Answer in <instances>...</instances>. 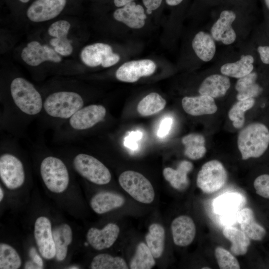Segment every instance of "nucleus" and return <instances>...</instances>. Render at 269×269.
<instances>
[{
  "instance_id": "1",
  "label": "nucleus",
  "mask_w": 269,
  "mask_h": 269,
  "mask_svg": "<svg viewBox=\"0 0 269 269\" xmlns=\"http://www.w3.org/2000/svg\"><path fill=\"white\" fill-rule=\"evenodd\" d=\"M10 99L2 106L1 124L17 133L38 116L43 110V98L29 81L16 77L9 85Z\"/></svg>"
},
{
  "instance_id": "2",
  "label": "nucleus",
  "mask_w": 269,
  "mask_h": 269,
  "mask_svg": "<svg viewBox=\"0 0 269 269\" xmlns=\"http://www.w3.org/2000/svg\"><path fill=\"white\" fill-rule=\"evenodd\" d=\"M84 106V99L79 93L57 91L43 98L41 116L56 130Z\"/></svg>"
},
{
  "instance_id": "3",
  "label": "nucleus",
  "mask_w": 269,
  "mask_h": 269,
  "mask_svg": "<svg viewBox=\"0 0 269 269\" xmlns=\"http://www.w3.org/2000/svg\"><path fill=\"white\" fill-rule=\"evenodd\" d=\"M106 114V109L103 105L85 106L55 130L56 138L60 140H70L78 137L84 132L102 122Z\"/></svg>"
},
{
  "instance_id": "4",
  "label": "nucleus",
  "mask_w": 269,
  "mask_h": 269,
  "mask_svg": "<svg viewBox=\"0 0 269 269\" xmlns=\"http://www.w3.org/2000/svg\"><path fill=\"white\" fill-rule=\"evenodd\" d=\"M237 144L243 160L259 157L269 147V130L262 123L250 124L239 133Z\"/></svg>"
},
{
  "instance_id": "5",
  "label": "nucleus",
  "mask_w": 269,
  "mask_h": 269,
  "mask_svg": "<svg viewBox=\"0 0 269 269\" xmlns=\"http://www.w3.org/2000/svg\"><path fill=\"white\" fill-rule=\"evenodd\" d=\"M0 178L5 186L13 190L20 187L25 180V171L22 161L10 150L9 142L1 144Z\"/></svg>"
},
{
  "instance_id": "6",
  "label": "nucleus",
  "mask_w": 269,
  "mask_h": 269,
  "mask_svg": "<svg viewBox=\"0 0 269 269\" xmlns=\"http://www.w3.org/2000/svg\"><path fill=\"white\" fill-rule=\"evenodd\" d=\"M40 173L46 187L51 192H64L69 185L70 175L65 163L59 158L48 155L41 162Z\"/></svg>"
},
{
  "instance_id": "7",
  "label": "nucleus",
  "mask_w": 269,
  "mask_h": 269,
  "mask_svg": "<svg viewBox=\"0 0 269 269\" xmlns=\"http://www.w3.org/2000/svg\"><path fill=\"white\" fill-rule=\"evenodd\" d=\"M72 165L75 170L81 176L98 185L109 183L112 178L109 169L96 157L84 153L77 154Z\"/></svg>"
},
{
  "instance_id": "8",
  "label": "nucleus",
  "mask_w": 269,
  "mask_h": 269,
  "mask_svg": "<svg viewBox=\"0 0 269 269\" xmlns=\"http://www.w3.org/2000/svg\"><path fill=\"white\" fill-rule=\"evenodd\" d=\"M121 186L136 201L145 204L151 203L155 193L150 182L141 173L132 170L123 172L119 177Z\"/></svg>"
},
{
  "instance_id": "9",
  "label": "nucleus",
  "mask_w": 269,
  "mask_h": 269,
  "mask_svg": "<svg viewBox=\"0 0 269 269\" xmlns=\"http://www.w3.org/2000/svg\"><path fill=\"white\" fill-rule=\"evenodd\" d=\"M227 173L223 165L217 160L204 163L197 176V186L204 193L216 192L225 184Z\"/></svg>"
},
{
  "instance_id": "10",
  "label": "nucleus",
  "mask_w": 269,
  "mask_h": 269,
  "mask_svg": "<svg viewBox=\"0 0 269 269\" xmlns=\"http://www.w3.org/2000/svg\"><path fill=\"white\" fill-rule=\"evenodd\" d=\"M80 57L87 66L95 67L102 65L111 67L119 62V55L113 53L111 46L103 43H95L85 46L81 51Z\"/></svg>"
},
{
  "instance_id": "11",
  "label": "nucleus",
  "mask_w": 269,
  "mask_h": 269,
  "mask_svg": "<svg viewBox=\"0 0 269 269\" xmlns=\"http://www.w3.org/2000/svg\"><path fill=\"white\" fill-rule=\"evenodd\" d=\"M34 235L39 252L43 258L50 260L55 257L51 224L46 217H38L34 224Z\"/></svg>"
},
{
  "instance_id": "12",
  "label": "nucleus",
  "mask_w": 269,
  "mask_h": 269,
  "mask_svg": "<svg viewBox=\"0 0 269 269\" xmlns=\"http://www.w3.org/2000/svg\"><path fill=\"white\" fill-rule=\"evenodd\" d=\"M156 64L149 59L129 61L122 65L116 72L117 79L121 81L134 83L142 77L149 76L155 70Z\"/></svg>"
},
{
  "instance_id": "13",
  "label": "nucleus",
  "mask_w": 269,
  "mask_h": 269,
  "mask_svg": "<svg viewBox=\"0 0 269 269\" xmlns=\"http://www.w3.org/2000/svg\"><path fill=\"white\" fill-rule=\"evenodd\" d=\"M66 0H36L26 11L31 21L39 22L53 19L63 10Z\"/></svg>"
},
{
  "instance_id": "14",
  "label": "nucleus",
  "mask_w": 269,
  "mask_h": 269,
  "mask_svg": "<svg viewBox=\"0 0 269 269\" xmlns=\"http://www.w3.org/2000/svg\"><path fill=\"white\" fill-rule=\"evenodd\" d=\"M22 59L28 65L37 66L46 61L59 63L61 57L47 45H41L36 41L29 42L22 50Z\"/></svg>"
},
{
  "instance_id": "15",
  "label": "nucleus",
  "mask_w": 269,
  "mask_h": 269,
  "mask_svg": "<svg viewBox=\"0 0 269 269\" xmlns=\"http://www.w3.org/2000/svg\"><path fill=\"white\" fill-rule=\"evenodd\" d=\"M119 233V226L111 223L102 229L91 228L87 233L86 238L88 243L94 249L102 250L111 247L117 240Z\"/></svg>"
},
{
  "instance_id": "16",
  "label": "nucleus",
  "mask_w": 269,
  "mask_h": 269,
  "mask_svg": "<svg viewBox=\"0 0 269 269\" xmlns=\"http://www.w3.org/2000/svg\"><path fill=\"white\" fill-rule=\"evenodd\" d=\"M70 26L68 21L61 20L53 23L48 29L49 35L54 37L50 40V44L58 54L64 56L70 55L73 51V47L67 38Z\"/></svg>"
},
{
  "instance_id": "17",
  "label": "nucleus",
  "mask_w": 269,
  "mask_h": 269,
  "mask_svg": "<svg viewBox=\"0 0 269 269\" xmlns=\"http://www.w3.org/2000/svg\"><path fill=\"white\" fill-rule=\"evenodd\" d=\"M236 19V14L232 11L223 10L218 19L214 23L211 33L214 40L229 45L236 40V34L232 27Z\"/></svg>"
},
{
  "instance_id": "18",
  "label": "nucleus",
  "mask_w": 269,
  "mask_h": 269,
  "mask_svg": "<svg viewBox=\"0 0 269 269\" xmlns=\"http://www.w3.org/2000/svg\"><path fill=\"white\" fill-rule=\"evenodd\" d=\"M171 229L174 244L180 247L190 245L196 234V227L193 220L186 215L175 218L171 223Z\"/></svg>"
},
{
  "instance_id": "19",
  "label": "nucleus",
  "mask_w": 269,
  "mask_h": 269,
  "mask_svg": "<svg viewBox=\"0 0 269 269\" xmlns=\"http://www.w3.org/2000/svg\"><path fill=\"white\" fill-rule=\"evenodd\" d=\"M113 16L117 21L124 23L128 27L139 29L145 24L146 16L143 7L134 1L129 2L116 9Z\"/></svg>"
},
{
  "instance_id": "20",
  "label": "nucleus",
  "mask_w": 269,
  "mask_h": 269,
  "mask_svg": "<svg viewBox=\"0 0 269 269\" xmlns=\"http://www.w3.org/2000/svg\"><path fill=\"white\" fill-rule=\"evenodd\" d=\"M182 106L186 113L193 116L213 114L218 109L213 98L203 95L184 97Z\"/></svg>"
},
{
  "instance_id": "21",
  "label": "nucleus",
  "mask_w": 269,
  "mask_h": 269,
  "mask_svg": "<svg viewBox=\"0 0 269 269\" xmlns=\"http://www.w3.org/2000/svg\"><path fill=\"white\" fill-rule=\"evenodd\" d=\"M193 168V165L191 162L183 160L179 163L176 169L171 167L165 168L163 170V175L172 187L182 191L187 188L189 184L187 175Z\"/></svg>"
},
{
  "instance_id": "22",
  "label": "nucleus",
  "mask_w": 269,
  "mask_h": 269,
  "mask_svg": "<svg viewBox=\"0 0 269 269\" xmlns=\"http://www.w3.org/2000/svg\"><path fill=\"white\" fill-rule=\"evenodd\" d=\"M230 81L225 75H211L206 78L199 88L200 95H207L213 98L224 96L230 87Z\"/></svg>"
},
{
  "instance_id": "23",
  "label": "nucleus",
  "mask_w": 269,
  "mask_h": 269,
  "mask_svg": "<svg viewBox=\"0 0 269 269\" xmlns=\"http://www.w3.org/2000/svg\"><path fill=\"white\" fill-rule=\"evenodd\" d=\"M124 198L111 192H100L95 195L90 201V206L97 214H102L122 206Z\"/></svg>"
},
{
  "instance_id": "24",
  "label": "nucleus",
  "mask_w": 269,
  "mask_h": 269,
  "mask_svg": "<svg viewBox=\"0 0 269 269\" xmlns=\"http://www.w3.org/2000/svg\"><path fill=\"white\" fill-rule=\"evenodd\" d=\"M238 223L240 224L242 230L251 239L261 241L266 235V230L256 222L254 213L250 208H243L238 212Z\"/></svg>"
},
{
  "instance_id": "25",
  "label": "nucleus",
  "mask_w": 269,
  "mask_h": 269,
  "mask_svg": "<svg viewBox=\"0 0 269 269\" xmlns=\"http://www.w3.org/2000/svg\"><path fill=\"white\" fill-rule=\"evenodd\" d=\"M192 46L197 56L202 61H209L215 55L214 39L208 33L204 31L197 33L192 40Z\"/></svg>"
},
{
  "instance_id": "26",
  "label": "nucleus",
  "mask_w": 269,
  "mask_h": 269,
  "mask_svg": "<svg viewBox=\"0 0 269 269\" xmlns=\"http://www.w3.org/2000/svg\"><path fill=\"white\" fill-rule=\"evenodd\" d=\"M53 240L55 246V257L57 261H62L66 257L68 246L73 239L72 231L67 224H62L52 230Z\"/></svg>"
},
{
  "instance_id": "27",
  "label": "nucleus",
  "mask_w": 269,
  "mask_h": 269,
  "mask_svg": "<svg viewBox=\"0 0 269 269\" xmlns=\"http://www.w3.org/2000/svg\"><path fill=\"white\" fill-rule=\"evenodd\" d=\"M257 77V74L252 72L239 78L235 85V89L238 92L236 97L238 101L254 98L262 92L263 89L256 83Z\"/></svg>"
},
{
  "instance_id": "28",
  "label": "nucleus",
  "mask_w": 269,
  "mask_h": 269,
  "mask_svg": "<svg viewBox=\"0 0 269 269\" xmlns=\"http://www.w3.org/2000/svg\"><path fill=\"white\" fill-rule=\"evenodd\" d=\"M254 59L251 55H242L240 59L233 63L224 64L220 71L223 75L240 78L251 73L254 69Z\"/></svg>"
},
{
  "instance_id": "29",
  "label": "nucleus",
  "mask_w": 269,
  "mask_h": 269,
  "mask_svg": "<svg viewBox=\"0 0 269 269\" xmlns=\"http://www.w3.org/2000/svg\"><path fill=\"white\" fill-rule=\"evenodd\" d=\"M182 142L185 146L184 154L191 159H200L206 152L205 139L201 134L193 133L185 135Z\"/></svg>"
},
{
  "instance_id": "30",
  "label": "nucleus",
  "mask_w": 269,
  "mask_h": 269,
  "mask_svg": "<svg viewBox=\"0 0 269 269\" xmlns=\"http://www.w3.org/2000/svg\"><path fill=\"white\" fill-rule=\"evenodd\" d=\"M165 237V231L161 225L153 223L149 226L145 241L154 258H160L163 254Z\"/></svg>"
},
{
  "instance_id": "31",
  "label": "nucleus",
  "mask_w": 269,
  "mask_h": 269,
  "mask_svg": "<svg viewBox=\"0 0 269 269\" xmlns=\"http://www.w3.org/2000/svg\"><path fill=\"white\" fill-rule=\"evenodd\" d=\"M223 234L232 243L230 250L234 255L240 256L247 253L250 241L243 231L228 226L224 229Z\"/></svg>"
},
{
  "instance_id": "32",
  "label": "nucleus",
  "mask_w": 269,
  "mask_h": 269,
  "mask_svg": "<svg viewBox=\"0 0 269 269\" xmlns=\"http://www.w3.org/2000/svg\"><path fill=\"white\" fill-rule=\"evenodd\" d=\"M166 101L159 94L151 93L138 103L137 111L139 114L143 117L154 115L164 109Z\"/></svg>"
},
{
  "instance_id": "33",
  "label": "nucleus",
  "mask_w": 269,
  "mask_h": 269,
  "mask_svg": "<svg viewBox=\"0 0 269 269\" xmlns=\"http://www.w3.org/2000/svg\"><path fill=\"white\" fill-rule=\"evenodd\" d=\"M243 197L237 193H229L222 195L214 202L216 212L221 214L238 212L243 205Z\"/></svg>"
},
{
  "instance_id": "34",
  "label": "nucleus",
  "mask_w": 269,
  "mask_h": 269,
  "mask_svg": "<svg viewBox=\"0 0 269 269\" xmlns=\"http://www.w3.org/2000/svg\"><path fill=\"white\" fill-rule=\"evenodd\" d=\"M155 264L154 258L147 245L143 242L140 243L131 261L130 269H150Z\"/></svg>"
},
{
  "instance_id": "35",
  "label": "nucleus",
  "mask_w": 269,
  "mask_h": 269,
  "mask_svg": "<svg viewBox=\"0 0 269 269\" xmlns=\"http://www.w3.org/2000/svg\"><path fill=\"white\" fill-rule=\"evenodd\" d=\"M90 268L92 269H128L126 262L121 257H113L108 254H100L93 259Z\"/></svg>"
},
{
  "instance_id": "36",
  "label": "nucleus",
  "mask_w": 269,
  "mask_h": 269,
  "mask_svg": "<svg viewBox=\"0 0 269 269\" xmlns=\"http://www.w3.org/2000/svg\"><path fill=\"white\" fill-rule=\"evenodd\" d=\"M255 103L254 98L238 101L230 109L228 113L230 120L233 121V125L236 129L241 128L245 123V113L251 109Z\"/></svg>"
},
{
  "instance_id": "37",
  "label": "nucleus",
  "mask_w": 269,
  "mask_h": 269,
  "mask_svg": "<svg viewBox=\"0 0 269 269\" xmlns=\"http://www.w3.org/2000/svg\"><path fill=\"white\" fill-rule=\"evenodd\" d=\"M21 265V258L16 251L7 244L0 243V269H17Z\"/></svg>"
},
{
  "instance_id": "38",
  "label": "nucleus",
  "mask_w": 269,
  "mask_h": 269,
  "mask_svg": "<svg viewBox=\"0 0 269 269\" xmlns=\"http://www.w3.org/2000/svg\"><path fill=\"white\" fill-rule=\"evenodd\" d=\"M215 257L221 269H239L240 266L236 258L224 248L218 247L215 251Z\"/></svg>"
},
{
  "instance_id": "39",
  "label": "nucleus",
  "mask_w": 269,
  "mask_h": 269,
  "mask_svg": "<svg viewBox=\"0 0 269 269\" xmlns=\"http://www.w3.org/2000/svg\"><path fill=\"white\" fill-rule=\"evenodd\" d=\"M257 194L269 199V174H264L257 177L254 182Z\"/></svg>"
},
{
  "instance_id": "40",
  "label": "nucleus",
  "mask_w": 269,
  "mask_h": 269,
  "mask_svg": "<svg viewBox=\"0 0 269 269\" xmlns=\"http://www.w3.org/2000/svg\"><path fill=\"white\" fill-rule=\"evenodd\" d=\"M142 136V134L139 131L131 132L128 136L125 137L124 145L132 150H135L138 148L137 141L139 140Z\"/></svg>"
},
{
  "instance_id": "41",
  "label": "nucleus",
  "mask_w": 269,
  "mask_h": 269,
  "mask_svg": "<svg viewBox=\"0 0 269 269\" xmlns=\"http://www.w3.org/2000/svg\"><path fill=\"white\" fill-rule=\"evenodd\" d=\"M172 123L173 120L170 117H165L161 120L157 131L158 136L164 137L167 135L171 129Z\"/></svg>"
},
{
  "instance_id": "42",
  "label": "nucleus",
  "mask_w": 269,
  "mask_h": 269,
  "mask_svg": "<svg viewBox=\"0 0 269 269\" xmlns=\"http://www.w3.org/2000/svg\"><path fill=\"white\" fill-rule=\"evenodd\" d=\"M238 212L222 214V216L221 217V223L223 225L228 226L234 225L238 222Z\"/></svg>"
},
{
  "instance_id": "43",
  "label": "nucleus",
  "mask_w": 269,
  "mask_h": 269,
  "mask_svg": "<svg viewBox=\"0 0 269 269\" xmlns=\"http://www.w3.org/2000/svg\"><path fill=\"white\" fill-rule=\"evenodd\" d=\"M262 61L266 64H269V46H260L258 48Z\"/></svg>"
},
{
  "instance_id": "44",
  "label": "nucleus",
  "mask_w": 269,
  "mask_h": 269,
  "mask_svg": "<svg viewBox=\"0 0 269 269\" xmlns=\"http://www.w3.org/2000/svg\"><path fill=\"white\" fill-rule=\"evenodd\" d=\"M142 1L146 8L152 11L158 8L162 2V0H142Z\"/></svg>"
},
{
  "instance_id": "45",
  "label": "nucleus",
  "mask_w": 269,
  "mask_h": 269,
  "mask_svg": "<svg viewBox=\"0 0 269 269\" xmlns=\"http://www.w3.org/2000/svg\"><path fill=\"white\" fill-rule=\"evenodd\" d=\"M29 256L32 261L38 265L41 269L43 267V261L40 257L37 254L36 250L34 248H31L29 251Z\"/></svg>"
},
{
  "instance_id": "46",
  "label": "nucleus",
  "mask_w": 269,
  "mask_h": 269,
  "mask_svg": "<svg viewBox=\"0 0 269 269\" xmlns=\"http://www.w3.org/2000/svg\"><path fill=\"white\" fill-rule=\"evenodd\" d=\"M24 269H41L38 265L32 261H28L24 266Z\"/></svg>"
},
{
  "instance_id": "47",
  "label": "nucleus",
  "mask_w": 269,
  "mask_h": 269,
  "mask_svg": "<svg viewBox=\"0 0 269 269\" xmlns=\"http://www.w3.org/2000/svg\"><path fill=\"white\" fill-rule=\"evenodd\" d=\"M134 0H114V3L116 6H123L126 4L134 1Z\"/></svg>"
},
{
  "instance_id": "48",
  "label": "nucleus",
  "mask_w": 269,
  "mask_h": 269,
  "mask_svg": "<svg viewBox=\"0 0 269 269\" xmlns=\"http://www.w3.org/2000/svg\"><path fill=\"white\" fill-rule=\"evenodd\" d=\"M166 3L171 6H174L179 4L183 0H165Z\"/></svg>"
},
{
  "instance_id": "49",
  "label": "nucleus",
  "mask_w": 269,
  "mask_h": 269,
  "mask_svg": "<svg viewBox=\"0 0 269 269\" xmlns=\"http://www.w3.org/2000/svg\"><path fill=\"white\" fill-rule=\"evenodd\" d=\"M3 196H4L3 191L2 187L0 186V201H1L3 199Z\"/></svg>"
},
{
  "instance_id": "50",
  "label": "nucleus",
  "mask_w": 269,
  "mask_h": 269,
  "mask_svg": "<svg viewBox=\"0 0 269 269\" xmlns=\"http://www.w3.org/2000/svg\"><path fill=\"white\" fill-rule=\"evenodd\" d=\"M267 7L269 9V0H265Z\"/></svg>"
},
{
  "instance_id": "51",
  "label": "nucleus",
  "mask_w": 269,
  "mask_h": 269,
  "mask_svg": "<svg viewBox=\"0 0 269 269\" xmlns=\"http://www.w3.org/2000/svg\"><path fill=\"white\" fill-rule=\"evenodd\" d=\"M69 269H79V268L78 267L73 266V267H69Z\"/></svg>"
},
{
  "instance_id": "52",
  "label": "nucleus",
  "mask_w": 269,
  "mask_h": 269,
  "mask_svg": "<svg viewBox=\"0 0 269 269\" xmlns=\"http://www.w3.org/2000/svg\"><path fill=\"white\" fill-rule=\"evenodd\" d=\"M19 0L22 2L26 3V2H28L30 0Z\"/></svg>"
},
{
  "instance_id": "53",
  "label": "nucleus",
  "mask_w": 269,
  "mask_h": 269,
  "mask_svg": "<svg viewBox=\"0 0 269 269\" xmlns=\"http://www.w3.org/2000/svg\"><path fill=\"white\" fill-rule=\"evenodd\" d=\"M152 11V10H150V9H147V10H146V12H147L148 14H150V13H151Z\"/></svg>"
},
{
  "instance_id": "54",
  "label": "nucleus",
  "mask_w": 269,
  "mask_h": 269,
  "mask_svg": "<svg viewBox=\"0 0 269 269\" xmlns=\"http://www.w3.org/2000/svg\"><path fill=\"white\" fill-rule=\"evenodd\" d=\"M202 269H210V268L208 267H203L202 268Z\"/></svg>"
}]
</instances>
